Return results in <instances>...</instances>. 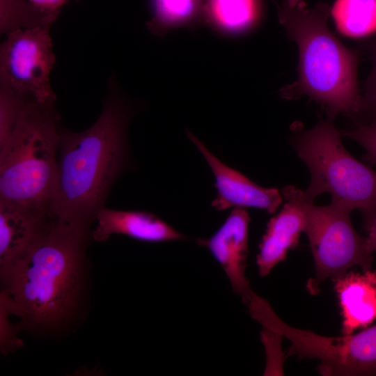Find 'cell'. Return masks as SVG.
<instances>
[{
    "instance_id": "1",
    "label": "cell",
    "mask_w": 376,
    "mask_h": 376,
    "mask_svg": "<svg viewBox=\"0 0 376 376\" xmlns=\"http://www.w3.org/2000/svg\"><path fill=\"white\" fill-rule=\"evenodd\" d=\"M91 231L54 215L25 256L1 276V292L23 328L54 332L72 320L85 285Z\"/></svg>"
},
{
    "instance_id": "2",
    "label": "cell",
    "mask_w": 376,
    "mask_h": 376,
    "mask_svg": "<svg viewBox=\"0 0 376 376\" xmlns=\"http://www.w3.org/2000/svg\"><path fill=\"white\" fill-rule=\"evenodd\" d=\"M112 88L101 114L88 129L74 132L59 126L58 182L51 212L90 228L130 166L127 132L132 111Z\"/></svg>"
},
{
    "instance_id": "3",
    "label": "cell",
    "mask_w": 376,
    "mask_h": 376,
    "mask_svg": "<svg viewBox=\"0 0 376 376\" xmlns=\"http://www.w3.org/2000/svg\"><path fill=\"white\" fill-rule=\"evenodd\" d=\"M330 13L326 3L310 7L304 0H283L278 6L279 22L297 45L299 54L298 79L282 88L280 95L290 100L306 95L320 104L330 119L340 113L359 116V54L330 31Z\"/></svg>"
},
{
    "instance_id": "4",
    "label": "cell",
    "mask_w": 376,
    "mask_h": 376,
    "mask_svg": "<svg viewBox=\"0 0 376 376\" xmlns=\"http://www.w3.org/2000/svg\"><path fill=\"white\" fill-rule=\"evenodd\" d=\"M59 116L55 104L26 103L0 146V199L51 210L58 182Z\"/></svg>"
},
{
    "instance_id": "5",
    "label": "cell",
    "mask_w": 376,
    "mask_h": 376,
    "mask_svg": "<svg viewBox=\"0 0 376 376\" xmlns=\"http://www.w3.org/2000/svg\"><path fill=\"white\" fill-rule=\"evenodd\" d=\"M333 120L320 121L306 130L300 123L291 126V143L311 173L303 195L313 203L317 196L328 193L331 203L351 212L358 209L368 233L376 217V171L347 152Z\"/></svg>"
},
{
    "instance_id": "6",
    "label": "cell",
    "mask_w": 376,
    "mask_h": 376,
    "mask_svg": "<svg viewBox=\"0 0 376 376\" xmlns=\"http://www.w3.org/2000/svg\"><path fill=\"white\" fill-rule=\"evenodd\" d=\"M287 201L299 206L306 218V229L314 259L315 276L307 283L311 294L327 279L333 281L356 266L362 271L372 269L373 256L366 248V238L355 230L349 210L333 203L317 206L307 201L303 191L294 186L282 189Z\"/></svg>"
},
{
    "instance_id": "7",
    "label": "cell",
    "mask_w": 376,
    "mask_h": 376,
    "mask_svg": "<svg viewBox=\"0 0 376 376\" xmlns=\"http://www.w3.org/2000/svg\"><path fill=\"white\" fill-rule=\"evenodd\" d=\"M255 320L292 343L290 353L319 361L318 371L327 376L376 375V324L355 334L324 336L284 322L268 304Z\"/></svg>"
},
{
    "instance_id": "8",
    "label": "cell",
    "mask_w": 376,
    "mask_h": 376,
    "mask_svg": "<svg viewBox=\"0 0 376 376\" xmlns=\"http://www.w3.org/2000/svg\"><path fill=\"white\" fill-rule=\"evenodd\" d=\"M50 28L36 27L7 33L0 48V80L42 104H55L49 84L55 63Z\"/></svg>"
},
{
    "instance_id": "9",
    "label": "cell",
    "mask_w": 376,
    "mask_h": 376,
    "mask_svg": "<svg viewBox=\"0 0 376 376\" xmlns=\"http://www.w3.org/2000/svg\"><path fill=\"white\" fill-rule=\"evenodd\" d=\"M187 135L205 159L213 173L217 194L211 206L216 210L230 207H254L269 213H274L277 210L283 201L277 189L259 186L222 162L190 131H187Z\"/></svg>"
},
{
    "instance_id": "10",
    "label": "cell",
    "mask_w": 376,
    "mask_h": 376,
    "mask_svg": "<svg viewBox=\"0 0 376 376\" xmlns=\"http://www.w3.org/2000/svg\"><path fill=\"white\" fill-rule=\"evenodd\" d=\"M250 221L245 208H233L210 237L197 240V244L206 247L219 263L233 291L246 305L255 295L245 276Z\"/></svg>"
},
{
    "instance_id": "11",
    "label": "cell",
    "mask_w": 376,
    "mask_h": 376,
    "mask_svg": "<svg viewBox=\"0 0 376 376\" xmlns=\"http://www.w3.org/2000/svg\"><path fill=\"white\" fill-rule=\"evenodd\" d=\"M54 217L49 210L0 199V276L25 256Z\"/></svg>"
},
{
    "instance_id": "12",
    "label": "cell",
    "mask_w": 376,
    "mask_h": 376,
    "mask_svg": "<svg viewBox=\"0 0 376 376\" xmlns=\"http://www.w3.org/2000/svg\"><path fill=\"white\" fill-rule=\"evenodd\" d=\"M92 240L105 242L112 235H123L146 242L184 240L185 235L158 216L142 210H118L106 207L97 213Z\"/></svg>"
},
{
    "instance_id": "13",
    "label": "cell",
    "mask_w": 376,
    "mask_h": 376,
    "mask_svg": "<svg viewBox=\"0 0 376 376\" xmlns=\"http://www.w3.org/2000/svg\"><path fill=\"white\" fill-rule=\"evenodd\" d=\"M333 281L340 308L343 335L366 329L376 321V269L348 271Z\"/></svg>"
},
{
    "instance_id": "14",
    "label": "cell",
    "mask_w": 376,
    "mask_h": 376,
    "mask_svg": "<svg viewBox=\"0 0 376 376\" xmlns=\"http://www.w3.org/2000/svg\"><path fill=\"white\" fill-rule=\"evenodd\" d=\"M305 229L304 212L296 203L287 201L281 211L269 220L259 244L256 264L261 277L267 276L286 258L288 251L298 245Z\"/></svg>"
},
{
    "instance_id": "15",
    "label": "cell",
    "mask_w": 376,
    "mask_h": 376,
    "mask_svg": "<svg viewBox=\"0 0 376 376\" xmlns=\"http://www.w3.org/2000/svg\"><path fill=\"white\" fill-rule=\"evenodd\" d=\"M205 24L226 35L252 28L260 16L258 0H203Z\"/></svg>"
},
{
    "instance_id": "16",
    "label": "cell",
    "mask_w": 376,
    "mask_h": 376,
    "mask_svg": "<svg viewBox=\"0 0 376 376\" xmlns=\"http://www.w3.org/2000/svg\"><path fill=\"white\" fill-rule=\"evenodd\" d=\"M152 17L148 30L162 36L169 30L205 24L203 0H151Z\"/></svg>"
},
{
    "instance_id": "17",
    "label": "cell",
    "mask_w": 376,
    "mask_h": 376,
    "mask_svg": "<svg viewBox=\"0 0 376 376\" xmlns=\"http://www.w3.org/2000/svg\"><path fill=\"white\" fill-rule=\"evenodd\" d=\"M331 13L346 36L360 38L376 31V0H336Z\"/></svg>"
},
{
    "instance_id": "18",
    "label": "cell",
    "mask_w": 376,
    "mask_h": 376,
    "mask_svg": "<svg viewBox=\"0 0 376 376\" xmlns=\"http://www.w3.org/2000/svg\"><path fill=\"white\" fill-rule=\"evenodd\" d=\"M60 13L42 10L29 0H0L1 33L23 29L50 28Z\"/></svg>"
},
{
    "instance_id": "19",
    "label": "cell",
    "mask_w": 376,
    "mask_h": 376,
    "mask_svg": "<svg viewBox=\"0 0 376 376\" xmlns=\"http://www.w3.org/2000/svg\"><path fill=\"white\" fill-rule=\"evenodd\" d=\"M31 98L34 97L0 81V146L10 135L22 111Z\"/></svg>"
},
{
    "instance_id": "20",
    "label": "cell",
    "mask_w": 376,
    "mask_h": 376,
    "mask_svg": "<svg viewBox=\"0 0 376 376\" xmlns=\"http://www.w3.org/2000/svg\"><path fill=\"white\" fill-rule=\"evenodd\" d=\"M341 135L355 141L365 150L363 159L376 164V119L359 125L355 129L340 131Z\"/></svg>"
},
{
    "instance_id": "21",
    "label": "cell",
    "mask_w": 376,
    "mask_h": 376,
    "mask_svg": "<svg viewBox=\"0 0 376 376\" xmlns=\"http://www.w3.org/2000/svg\"><path fill=\"white\" fill-rule=\"evenodd\" d=\"M13 315L8 301L1 292L0 295V347L6 356L22 345V340L17 336L9 316Z\"/></svg>"
},
{
    "instance_id": "22",
    "label": "cell",
    "mask_w": 376,
    "mask_h": 376,
    "mask_svg": "<svg viewBox=\"0 0 376 376\" xmlns=\"http://www.w3.org/2000/svg\"><path fill=\"white\" fill-rule=\"evenodd\" d=\"M368 54L373 62V68L365 84L361 95V115H367L372 120L376 119V39L368 46Z\"/></svg>"
},
{
    "instance_id": "23",
    "label": "cell",
    "mask_w": 376,
    "mask_h": 376,
    "mask_svg": "<svg viewBox=\"0 0 376 376\" xmlns=\"http://www.w3.org/2000/svg\"><path fill=\"white\" fill-rule=\"evenodd\" d=\"M38 8L50 13L61 12V8L69 0H29Z\"/></svg>"
},
{
    "instance_id": "24",
    "label": "cell",
    "mask_w": 376,
    "mask_h": 376,
    "mask_svg": "<svg viewBox=\"0 0 376 376\" xmlns=\"http://www.w3.org/2000/svg\"><path fill=\"white\" fill-rule=\"evenodd\" d=\"M366 238V245L368 252L373 254L376 251V217Z\"/></svg>"
},
{
    "instance_id": "25",
    "label": "cell",
    "mask_w": 376,
    "mask_h": 376,
    "mask_svg": "<svg viewBox=\"0 0 376 376\" xmlns=\"http://www.w3.org/2000/svg\"><path fill=\"white\" fill-rule=\"evenodd\" d=\"M260 299H261V298H260ZM260 299H259V300H260ZM259 300H258V301H259ZM258 301H257V302H258ZM257 302H256V303H257ZM255 304H254V305H255ZM254 305H253V306H254ZM253 306H252V307H253ZM252 307H251V308H252ZM251 308H250V309H251ZM250 309H249V310H250Z\"/></svg>"
},
{
    "instance_id": "26",
    "label": "cell",
    "mask_w": 376,
    "mask_h": 376,
    "mask_svg": "<svg viewBox=\"0 0 376 376\" xmlns=\"http://www.w3.org/2000/svg\"><path fill=\"white\" fill-rule=\"evenodd\" d=\"M260 298H259V299H260ZM258 300H257V301H258ZM256 302H255V303H256ZM255 303H254V304H255ZM250 308H251V307H250Z\"/></svg>"
},
{
    "instance_id": "27",
    "label": "cell",
    "mask_w": 376,
    "mask_h": 376,
    "mask_svg": "<svg viewBox=\"0 0 376 376\" xmlns=\"http://www.w3.org/2000/svg\"><path fill=\"white\" fill-rule=\"evenodd\" d=\"M76 1H81V0H76Z\"/></svg>"
}]
</instances>
